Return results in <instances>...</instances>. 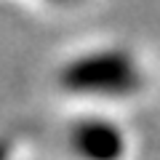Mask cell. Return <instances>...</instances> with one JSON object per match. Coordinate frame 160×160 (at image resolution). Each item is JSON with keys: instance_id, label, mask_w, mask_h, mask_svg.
<instances>
[{"instance_id": "6da1fadb", "label": "cell", "mask_w": 160, "mask_h": 160, "mask_svg": "<svg viewBox=\"0 0 160 160\" xmlns=\"http://www.w3.org/2000/svg\"><path fill=\"white\" fill-rule=\"evenodd\" d=\"M69 80H72L75 88H80V91L115 93V91H128L136 83V69L131 67V62L126 64L123 56L102 53V56L83 59L69 72Z\"/></svg>"}, {"instance_id": "7a4b0ae2", "label": "cell", "mask_w": 160, "mask_h": 160, "mask_svg": "<svg viewBox=\"0 0 160 160\" xmlns=\"http://www.w3.org/2000/svg\"><path fill=\"white\" fill-rule=\"evenodd\" d=\"M75 152L83 160H118L123 139L115 131L112 123H102V120H83L75 128Z\"/></svg>"}]
</instances>
